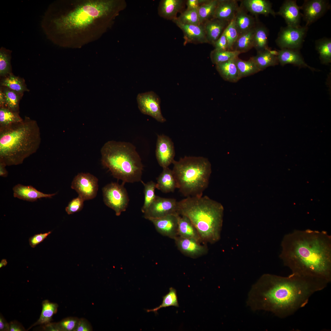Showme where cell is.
Instances as JSON below:
<instances>
[{
  "label": "cell",
  "instance_id": "cell-39",
  "mask_svg": "<svg viewBox=\"0 0 331 331\" xmlns=\"http://www.w3.org/2000/svg\"><path fill=\"white\" fill-rule=\"evenodd\" d=\"M11 51L2 47L0 49V76L5 77L12 73Z\"/></svg>",
  "mask_w": 331,
  "mask_h": 331
},
{
  "label": "cell",
  "instance_id": "cell-50",
  "mask_svg": "<svg viewBox=\"0 0 331 331\" xmlns=\"http://www.w3.org/2000/svg\"><path fill=\"white\" fill-rule=\"evenodd\" d=\"M205 0H188L187 1L186 5L187 9H197L200 5Z\"/></svg>",
  "mask_w": 331,
  "mask_h": 331
},
{
  "label": "cell",
  "instance_id": "cell-7",
  "mask_svg": "<svg viewBox=\"0 0 331 331\" xmlns=\"http://www.w3.org/2000/svg\"><path fill=\"white\" fill-rule=\"evenodd\" d=\"M173 164L177 188L180 192L186 197L203 196L211 172L208 160L203 157L185 156Z\"/></svg>",
  "mask_w": 331,
  "mask_h": 331
},
{
  "label": "cell",
  "instance_id": "cell-42",
  "mask_svg": "<svg viewBox=\"0 0 331 331\" xmlns=\"http://www.w3.org/2000/svg\"><path fill=\"white\" fill-rule=\"evenodd\" d=\"M174 20L183 24L196 25H202L200 22L197 9H187Z\"/></svg>",
  "mask_w": 331,
  "mask_h": 331
},
{
  "label": "cell",
  "instance_id": "cell-5",
  "mask_svg": "<svg viewBox=\"0 0 331 331\" xmlns=\"http://www.w3.org/2000/svg\"><path fill=\"white\" fill-rule=\"evenodd\" d=\"M180 215L188 217L196 229L202 242L214 243L220 238L224 208L207 196L188 197L178 201Z\"/></svg>",
  "mask_w": 331,
  "mask_h": 331
},
{
  "label": "cell",
  "instance_id": "cell-20",
  "mask_svg": "<svg viewBox=\"0 0 331 331\" xmlns=\"http://www.w3.org/2000/svg\"><path fill=\"white\" fill-rule=\"evenodd\" d=\"M235 0H219L213 18L229 23L235 17L239 7Z\"/></svg>",
  "mask_w": 331,
  "mask_h": 331
},
{
  "label": "cell",
  "instance_id": "cell-32",
  "mask_svg": "<svg viewBox=\"0 0 331 331\" xmlns=\"http://www.w3.org/2000/svg\"><path fill=\"white\" fill-rule=\"evenodd\" d=\"M256 25L239 35L233 46V51L241 53L246 52L253 48V36Z\"/></svg>",
  "mask_w": 331,
  "mask_h": 331
},
{
  "label": "cell",
  "instance_id": "cell-9",
  "mask_svg": "<svg viewBox=\"0 0 331 331\" xmlns=\"http://www.w3.org/2000/svg\"><path fill=\"white\" fill-rule=\"evenodd\" d=\"M308 30V26L297 27L287 26L282 27L278 33L276 43L280 49L299 50L301 48Z\"/></svg>",
  "mask_w": 331,
  "mask_h": 331
},
{
  "label": "cell",
  "instance_id": "cell-34",
  "mask_svg": "<svg viewBox=\"0 0 331 331\" xmlns=\"http://www.w3.org/2000/svg\"><path fill=\"white\" fill-rule=\"evenodd\" d=\"M316 50L319 54L321 63L327 65L331 62V40L330 38L323 37L315 41Z\"/></svg>",
  "mask_w": 331,
  "mask_h": 331
},
{
  "label": "cell",
  "instance_id": "cell-55",
  "mask_svg": "<svg viewBox=\"0 0 331 331\" xmlns=\"http://www.w3.org/2000/svg\"><path fill=\"white\" fill-rule=\"evenodd\" d=\"M7 262L6 261V260L5 259H2L0 262V268H1L3 266H5L7 265Z\"/></svg>",
  "mask_w": 331,
  "mask_h": 331
},
{
  "label": "cell",
  "instance_id": "cell-27",
  "mask_svg": "<svg viewBox=\"0 0 331 331\" xmlns=\"http://www.w3.org/2000/svg\"><path fill=\"white\" fill-rule=\"evenodd\" d=\"M235 59L215 65L217 70L226 81L235 83L241 79L235 63Z\"/></svg>",
  "mask_w": 331,
  "mask_h": 331
},
{
  "label": "cell",
  "instance_id": "cell-1",
  "mask_svg": "<svg viewBox=\"0 0 331 331\" xmlns=\"http://www.w3.org/2000/svg\"><path fill=\"white\" fill-rule=\"evenodd\" d=\"M328 284L292 273L287 277L265 274L252 287L247 303L253 310L269 311L286 318L304 306L313 294Z\"/></svg>",
  "mask_w": 331,
  "mask_h": 331
},
{
  "label": "cell",
  "instance_id": "cell-52",
  "mask_svg": "<svg viewBox=\"0 0 331 331\" xmlns=\"http://www.w3.org/2000/svg\"><path fill=\"white\" fill-rule=\"evenodd\" d=\"M10 325L1 314L0 315V331H10Z\"/></svg>",
  "mask_w": 331,
  "mask_h": 331
},
{
  "label": "cell",
  "instance_id": "cell-37",
  "mask_svg": "<svg viewBox=\"0 0 331 331\" xmlns=\"http://www.w3.org/2000/svg\"><path fill=\"white\" fill-rule=\"evenodd\" d=\"M235 62L240 79L260 71L251 58L247 60H244L238 57L235 59Z\"/></svg>",
  "mask_w": 331,
  "mask_h": 331
},
{
  "label": "cell",
  "instance_id": "cell-16",
  "mask_svg": "<svg viewBox=\"0 0 331 331\" xmlns=\"http://www.w3.org/2000/svg\"><path fill=\"white\" fill-rule=\"evenodd\" d=\"M179 251L186 256L196 258L206 254L208 251L206 246L194 239L177 236L174 239Z\"/></svg>",
  "mask_w": 331,
  "mask_h": 331
},
{
  "label": "cell",
  "instance_id": "cell-23",
  "mask_svg": "<svg viewBox=\"0 0 331 331\" xmlns=\"http://www.w3.org/2000/svg\"><path fill=\"white\" fill-rule=\"evenodd\" d=\"M241 2V4L247 11L253 15H263L265 16L271 15L274 17L276 15L272 4L268 0H243Z\"/></svg>",
  "mask_w": 331,
  "mask_h": 331
},
{
  "label": "cell",
  "instance_id": "cell-4",
  "mask_svg": "<svg viewBox=\"0 0 331 331\" xmlns=\"http://www.w3.org/2000/svg\"><path fill=\"white\" fill-rule=\"evenodd\" d=\"M41 141L37 122L28 117L21 122L0 127V162L6 166L21 164L36 152Z\"/></svg>",
  "mask_w": 331,
  "mask_h": 331
},
{
  "label": "cell",
  "instance_id": "cell-25",
  "mask_svg": "<svg viewBox=\"0 0 331 331\" xmlns=\"http://www.w3.org/2000/svg\"><path fill=\"white\" fill-rule=\"evenodd\" d=\"M234 21L239 35L250 30L257 23L255 19L248 13L241 4L236 13Z\"/></svg>",
  "mask_w": 331,
  "mask_h": 331
},
{
  "label": "cell",
  "instance_id": "cell-12",
  "mask_svg": "<svg viewBox=\"0 0 331 331\" xmlns=\"http://www.w3.org/2000/svg\"><path fill=\"white\" fill-rule=\"evenodd\" d=\"M143 213L144 218L148 220L170 215L179 214L178 201L174 198H165L156 196L155 200Z\"/></svg>",
  "mask_w": 331,
  "mask_h": 331
},
{
  "label": "cell",
  "instance_id": "cell-51",
  "mask_svg": "<svg viewBox=\"0 0 331 331\" xmlns=\"http://www.w3.org/2000/svg\"><path fill=\"white\" fill-rule=\"evenodd\" d=\"M10 331H25L24 327L19 322L14 321H11L10 323Z\"/></svg>",
  "mask_w": 331,
  "mask_h": 331
},
{
  "label": "cell",
  "instance_id": "cell-11",
  "mask_svg": "<svg viewBox=\"0 0 331 331\" xmlns=\"http://www.w3.org/2000/svg\"><path fill=\"white\" fill-rule=\"evenodd\" d=\"M98 179L89 173H80L74 178L71 185L85 201L93 199L97 196L98 188Z\"/></svg>",
  "mask_w": 331,
  "mask_h": 331
},
{
  "label": "cell",
  "instance_id": "cell-31",
  "mask_svg": "<svg viewBox=\"0 0 331 331\" xmlns=\"http://www.w3.org/2000/svg\"><path fill=\"white\" fill-rule=\"evenodd\" d=\"M269 48L263 51L257 52L255 56L251 57L260 71L269 67L278 65L279 62L277 56L271 54Z\"/></svg>",
  "mask_w": 331,
  "mask_h": 331
},
{
  "label": "cell",
  "instance_id": "cell-33",
  "mask_svg": "<svg viewBox=\"0 0 331 331\" xmlns=\"http://www.w3.org/2000/svg\"><path fill=\"white\" fill-rule=\"evenodd\" d=\"M0 89L4 95L5 108L13 111L19 112V103L24 94L18 93L4 86H0Z\"/></svg>",
  "mask_w": 331,
  "mask_h": 331
},
{
  "label": "cell",
  "instance_id": "cell-19",
  "mask_svg": "<svg viewBox=\"0 0 331 331\" xmlns=\"http://www.w3.org/2000/svg\"><path fill=\"white\" fill-rule=\"evenodd\" d=\"M13 190L14 197L29 202H34L43 198H51L56 194L44 193L31 185H24L21 184L15 185Z\"/></svg>",
  "mask_w": 331,
  "mask_h": 331
},
{
  "label": "cell",
  "instance_id": "cell-45",
  "mask_svg": "<svg viewBox=\"0 0 331 331\" xmlns=\"http://www.w3.org/2000/svg\"><path fill=\"white\" fill-rule=\"evenodd\" d=\"M78 321L76 318L69 317L63 319L56 324L59 331H75Z\"/></svg>",
  "mask_w": 331,
  "mask_h": 331
},
{
  "label": "cell",
  "instance_id": "cell-17",
  "mask_svg": "<svg viewBox=\"0 0 331 331\" xmlns=\"http://www.w3.org/2000/svg\"><path fill=\"white\" fill-rule=\"evenodd\" d=\"M300 6L297 4L296 1L286 0L284 1L276 15L282 17L287 26L297 27L300 26L302 14L300 11Z\"/></svg>",
  "mask_w": 331,
  "mask_h": 331
},
{
  "label": "cell",
  "instance_id": "cell-14",
  "mask_svg": "<svg viewBox=\"0 0 331 331\" xmlns=\"http://www.w3.org/2000/svg\"><path fill=\"white\" fill-rule=\"evenodd\" d=\"M155 155L159 165L163 168L173 164L175 151L173 143L169 137L164 135H158Z\"/></svg>",
  "mask_w": 331,
  "mask_h": 331
},
{
  "label": "cell",
  "instance_id": "cell-26",
  "mask_svg": "<svg viewBox=\"0 0 331 331\" xmlns=\"http://www.w3.org/2000/svg\"><path fill=\"white\" fill-rule=\"evenodd\" d=\"M163 169L157 178L156 188L165 193L173 192L177 188V185L172 170L168 167Z\"/></svg>",
  "mask_w": 331,
  "mask_h": 331
},
{
  "label": "cell",
  "instance_id": "cell-54",
  "mask_svg": "<svg viewBox=\"0 0 331 331\" xmlns=\"http://www.w3.org/2000/svg\"><path fill=\"white\" fill-rule=\"evenodd\" d=\"M5 101L4 94L0 89V108L5 107Z\"/></svg>",
  "mask_w": 331,
  "mask_h": 331
},
{
  "label": "cell",
  "instance_id": "cell-36",
  "mask_svg": "<svg viewBox=\"0 0 331 331\" xmlns=\"http://www.w3.org/2000/svg\"><path fill=\"white\" fill-rule=\"evenodd\" d=\"M219 0H205L197 9L201 24L213 17Z\"/></svg>",
  "mask_w": 331,
  "mask_h": 331
},
{
  "label": "cell",
  "instance_id": "cell-46",
  "mask_svg": "<svg viewBox=\"0 0 331 331\" xmlns=\"http://www.w3.org/2000/svg\"><path fill=\"white\" fill-rule=\"evenodd\" d=\"M85 200L80 196L73 199L65 208V211L68 215H71L81 211L83 208Z\"/></svg>",
  "mask_w": 331,
  "mask_h": 331
},
{
  "label": "cell",
  "instance_id": "cell-38",
  "mask_svg": "<svg viewBox=\"0 0 331 331\" xmlns=\"http://www.w3.org/2000/svg\"><path fill=\"white\" fill-rule=\"evenodd\" d=\"M241 53L235 51H219L214 49L210 53L212 63L215 65L224 63L238 57Z\"/></svg>",
  "mask_w": 331,
  "mask_h": 331
},
{
  "label": "cell",
  "instance_id": "cell-44",
  "mask_svg": "<svg viewBox=\"0 0 331 331\" xmlns=\"http://www.w3.org/2000/svg\"><path fill=\"white\" fill-rule=\"evenodd\" d=\"M224 31L227 40L228 50L233 51V46L239 35L234 18L229 23Z\"/></svg>",
  "mask_w": 331,
  "mask_h": 331
},
{
  "label": "cell",
  "instance_id": "cell-53",
  "mask_svg": "<svg viewBox=\"0 0 331 331\" xmlns=\"http://www.w3.org/2000/svg\"><path fill=\"white\" fill-rule=\"evenodd\" d=\"M6 165L4 163L0 162V176L2 177H6L7 176L8 172L5 167Z\"/></svg>",
  "mask_w": 331,
  "mask_h": 331
},
{
  "label": "cell",
  "instance_id": "cell-48",
  "mask_svg": "<svg viewBox=\"0 0 331 331\" xmlns=\"http://www.w3.org/2000/svg\"><path fill=\"white\" fill-rule=\"evenodd\" d=\"M213 45L215 48L214 49L217 50H228L227 40L224 31Z\"/></svg>",
  "mask_w": 331,
  "mask_h": 331
},
{
  "label": "cell",
  "instance_id": "cell-8",
  "mask_svg": "<svg viewBox=\"0 0 331 331\" xmlns=\"http://www.w3.org/2000/svg\"><path fill=\"white\" fill-rule=\"evenodd\" d=\"M124 184L123 183L120 185L112 182L106 185L102 189L105 204L113 209L118 216L126 210L129 201Z\"/></svg>",
  "mask_w": 331,
  "mask_h": 331
},
{
  "label": "cell",
  "instance_id": "cell-41",
  "mask_svg": "<svg viewBox=\"0 0 331 331\" xmlns=\"http://www.w3.org/2000/svg\"><path fill=\"white\" fill-rule=\"evenodd\" d=\"M141 182L144 187V200L141 208L142 212L144 213L153 202L157 196L155 193V190L156 188V183L152 181L146 183L142 181Z\"/></svg>",
  "mask_w": 331,
  "mask_h": 331
},
{
  "label": "cell",
  "instance_id": "cell-10",
  "mask_svg": "<svg viewBox=\"0 0 331 331\" xmlns=\"http://www.w3.org/2000/svg\"><path fill=\"white\" fill-rule=\"evenodd\" d=\"M136 100L138 108L142 113L150 116L159 122L166 121L161 111L160 99L154 92L150 91L139 93Z\"/></svg>",
  "mask_w": 331,
  "mask_h": 331
},
{
  "label": "cell",
  "instance_id": "cell-2",
  "mask_svg": "<svg viewBox=\"0 0 331 331\" xmlns=\"http://www.w3.org/2000/svg\"><path fill=\"white\" fill-rule=\"evenodd\" d=\"M70 4L51 16L48 32L53 37L82 44L105 32L127 6L124 0H88Z\"/></svg>",
  "mask_w": 331,
  "mask_h": 331
},
{
  "label": "cell",
  "instance_id": "cell-49",
  "mask_svg": "<svg viewBox=\"0 0 331 331\" xmlns=\"http://www.w3.org/2000/svg\"><path fill=\"white\" fill-rule=\"evenodd\" d=\"M92 328L87 321L84 319H79L77 327L75 331H90Z\"/></svg>",
  "mask_w": 331,
  "mask_h": 331
},
{
  "label": "cell",
  "instance_id": "cell-18",
  "mask_svg": "<svg viewBox=\"0 0 331 331\" xmlns=\"http://www.w3.org/2000/svg\"><path fill=\"white\" fill-rule=\"evenodd\" d=\"M182 31L185 45L188 43H207L203 25H196L181 23L175 20L172 21Z\"/></svg>",
  "mask_w": 331,
  "mask_h": 331
},
{
  "label": "cell",
  "instance_id": "cell-21",
  "mask_svg": "<svg viewBox=\"0 0 331 331\" xmlns=\"http://www.w3.org/2000/svg\"><path fill=\"white\" fill-rule=\"evenodd\" d=\"M279 63L282 66L291 64L300 68H307L312 71L316 69L307 65L305 62L299 50L283 49L279 50L277 56Z\"/></svg>",
  "mask_w": 331,
  "mask_h": 331
},
{
  "label": "cell",
  "instance_id": "cell-30",
  "mask_svg": "<svg viewBox=\"0 0 331 331\" xmlns=\"http://www.w3.org/2000/svg\"><path fill=\"white\" fill-rule=\"evenodd\" d=\"M257 23L253 36V48L257 53L268 49V31L264 25Z\"/></svg>",
  "mask_w": 331,
  "mask_h": 331
},
{
  "label": "cell",
  "instance_id": "cell-29",
  "mask_svg": "<svg viewBox=\"0 0 331 331\" xmlns=\"http://www.w3.org/2000/svg\"><path fill=\"white\" fill-rule=\"evenodd\" d=\"M0 86L7 87L18 93L23 94L29 91L24 78L14 75L12 73L1 78Z\"/></svg>",
  "mask_w": 331,
  "mask_h": 331
},
{
  "label": "cell",
  "instance_id": "cell-40",
  "mask_svg": "<svg viewBox=\"0 0 331 331\" xmlns=\"http://www.w3.org/2000/svg\"><path fill=\"white\" fill-rule=\"evenodd\" d=\"M23 120L19 112L13 111L6 108H0V127L20 122Z\"/></svg>",
  "mask_w": 331,
  "mask_h": 331
},
{
  "label": "cell",
  "instance_id": "cell-43",
  "mask_svg": "<svg viewBox=\"0 0 331 331\" xmlns=\"http://www.w3.org/2000/svg\"><path fill=\"white\" fill-rule=\"evenodd\" d=\"M169 292L163 297V301L161 305L154 309L147 310V312H153L156 313L157 311L161 308L169 306L179 307L177 297L176 290L171 287Z\"/></svg>",
  "mask_w": 331,
  "mask_h": 331
},
{
  "label": "cell",
  "instance_id": "cell-15",
  "mask_svg": "<svg viewBox=\"0 0 331 331\" xmlns=\"http://www.w3.org/2000/svg\"><path fill=\"white\" fill-rule=\"evenodd\" d=\"M179 214L168 215L149 220L154 224L156 230L161 235L174 239L178 236V223Z\"/></svg>",
  "mask_w": 331,
  "mask_h": 331
},
{
  "label": "cell",
  "instance_id": "cell-28",
  "mask_svg": "<svg viewBox=\"0 0 331 331\" xmlns=\"http://www.w3.org/2000/svg\"><path fill=\"white\" fill-rule=\"evenodd\" d=\"M177 232L179 237L202 242L196 229L190 219L185 215L179 216Z\"/></svg>",
  "mask_w": 331,
  "mask_h": 331
},
{
  "label": "cell",
  "instance_id": "cell-47",
  "mask_svg": "<svg viewBox=\"0 0 331 331\" xmlns=\"http://www.w3.org/2000/svg\"><path fill=\"white\" fill-rule=\"evenodd\" d=\"M51 233V231H50L44 233L35 234L30 237L29 239L30 246L32 248H35L37 245L43 242Z\"/></svg>",
  "mask_w": 331,
  "mask_h": 331
},
{
  "label": "cell",
  "instance_id": "cell-22",
  "mask_svg": "<svg viewBox=\"0 0 331 331\" xmlns=\"http://www.w3.org/2000/svg\"><path fill=\"white\" fill-rule=\"evenodd\" d=\"M229 23L212 18L202 24L207 43L213 45L221 36Z\"/></svg>",
  "mask_w": 331,
  "mask_h": 331
},
{
  "label": "cell",
  "instance_id": "cell-3",
  "mask_svg": "<svg viewBox=\"0 0 331 331\" xmlns=\"http://www.w3.org/2000/svg\"><path fill=\"white\" fill-rule=\"evenodd\" d=\"M280 257L292 273L330 282L331 236L325 231L295 230L285 234Z\"/></svg>",
  "mask_w": 331,
  "mask_h": 331
},
{
  "label": "cell",
  "instance_id": "cell-13",
  "mask_svg": "<svg viewBox=\"0 0 331 331\" xmlns=\"http://www.w3.org/2000/svg\"><path fill=\"white\" fill-rule=\"evenodd\" d=\"M329 2L326 0H305L301 10H303L302 17L307 26L322 17L330 9Z\"/></svg>",
  "mask_w": 331,
  "mask_h": 331
},
{
  "label": "cell",
  "instance_id": "cell-35",
  "mask_svg": "<svg viewBox=\"0 0 331 331\" xmlns=\"http://www.w3.org/2000/svg\"><path fill=\"white\" fill-rule=\"evenodd\" d=\"M42 306L40 318L29 329L37 325H44L50 323L52 320L53 315L56 313L58 306L57 304L50 302L46 300L43 302Z\"/></svg>",
  "mask_w": 331,
  "mask_h": 331
},
{
  "label": "cell",
  "instance_id": "cell-6",
  "mask_svg": "<svg viewBox=\"0 0 331 331\" xmlns=\"http://www.w3.org/2000/svg\"><path fill=\"white\" fill-rule=\"evenodd\" d=\"M102 165L123 183L141 181L143 166L135 146L129 142L109 141L102 147Z\"/></svg>",
  "mask_w": 331,
  "mask_h": 331
},
{
  "label": "cell",
  "instance_id": "cell-24",
  "mask_svg": "<svg viewBox=\"0 0 331 331\" xmlns=\"http://www.w3.org/2000/svg\"><path fill=\"white\" fill-rule=\"evenodd\" d=\"M184 2L182 0H162L158 7L159 15L165 19L173 20L183 8Z\"/></svg>",
  "mask_w": 331,
  "mask_h": 331
}]
</instances>
